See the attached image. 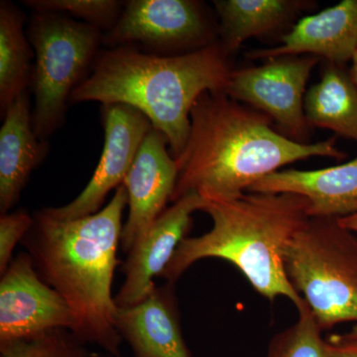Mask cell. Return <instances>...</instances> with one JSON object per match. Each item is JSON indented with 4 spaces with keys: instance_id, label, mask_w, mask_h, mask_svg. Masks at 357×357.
Returning <instances> with one entry per match:
<instances>
[{
    "instance_id": "20",
    "label": "cell",
    "mask_w": 357,
    "mask_h": 357,
    "mask_svg": "<svg viewBox=\"0 0 357 357\" xmlns=\"http://www.w3.org/2000/svg\"><path fill=\"white\" fill-rule=\"evenodd\" d=\"M298 312L297 321L270 340L266 357H328L323 330L310 307L305 304Z\"/></svg>"
},
{
    "instance_id": "16",
    "label": "cell",
    "mask_w": 357,
    "mask_h": 357,
    "mask_svg": "<svg viewBox=\"0 0 357 357\" xmlns=\"http://www.w3.org/2000/svg\"><path fill=\"white\" fill-rule=\"evenodd\" d=\"M0 128V213H9L20 198L34 169L48 151L33 128L29 91L18 96L2 115Z\"/></svg>"
},
{
    "instance_id": "2",
    "label": "cell",
    "mask_w": 357,
    "mask_h": 357,
    "mask_svg": "<svg viewBox=\"0 0 357 357\" xmlns=\"http://www.w3.org/2000/svg\"><path fill=\"white\" fill-rule=\"evenodd\" d=\"M128 204L121 185L95 215L59 220L43 208L33 215L32 227L21 241L39 276L74 312L75 335L115 357L121 356L122 338L114 326L112 286Z\"/></svg>"
},
{
    "instance_id": "18",
    "label": "cell",
    "mask_w": 357,
    "mask_h": 357,
    "mask_svg": "<svg viewBox=\"0 0 357 357\" xmlns=\"http://www.w3.org/2000/svg\"><path fill=\"white\" fill-rule=\"evenodd\" d=\"M220 16V43L227 53L236 51L248 39L274 31L306 6L293 0H215Z\"/></svg>"
},
{
    "instance_id": "13",
    "label": "cell",
    "mask_w": 357,
    "mask_h": 357,
    "mask_svg": "<svg viewBox=\"0 0 357 357\" xmlns=\"http://www.w3.org/2000/svg\"><path fill=\"white\" fill-rule=\"evenodd\" d=\"M180 318L174 284L167 282L137 304L116 307L114 326L135 357H191Z\"/></svg>"
},
{
    "instance_id": "10",
    "label": "cell",
    "mask_w": 357,
    "mask_h": 357,
    "mask_svg": "<svg viewBox=\"0 0 357 357\" xmlns=\"http://www.w3.org/2000/svg\"><path fill=\"white\" fill-rule=\"evenodd\" d=\"M105 146L88 185L74 201L60 208H45L59 220L95 215L110 191L121 187L147 134L153 129L142 112L126 105H102Z\"/></svg>"
},
{
    "instance_id": "14",
    "label": "cell",
    "mask_w": 357,
    "mask_h": 357,
    "mask_svg": "<svg viewBox=\"0 0 357 357\" xmlns=\"http://www.w3.org/2000/svg\"><path fill=\"white\" fill-rule=\"evenodd\" d=\"M281 41L274 48L248 52V57L269 60L309 54L321 56L332 64H344L357 51V0H344L302 18Z\"/></svg>"
},
{
    "instance_id": "8",
    "label": "cell",
    "mask_w": 357,
    "mask_h": 357,
    "mask_svg": "<svg viewBox=\"0 0 357 357\" xmlns=\"http://www.w3.org/2000/svg\"><path fill=\"white\" fill-rule=\"evenodd\" d=\"M215 42L201 4L192 0H131L116 24L103 33L109 48L139 43L153 51L192 52Z\"/></svg>"
},
{
    "instance_id": "9",
    "label": "cell",
    "mask_w": 357,
    "mask_h": 357,
    "mask_svg": "<svg viewBox=\"0 0 357 357\" xmlns=\"http://www.w3.org/2000/svg\"><path fill=\"white\" fill-rule=\"evenodd\" d=\"M58 328L74 333V312L62 296L39 276L31 256L21 252L0 280V342Z\"/></svg>"
},
{
    "instance_id": "23",
    "label": "cell",
    "mask_w": 357,
    "mask_h": 357,
    "mask_svg": "<svg viewBox=\"0 0 357 357\" xmlns=\"http://www.w3.org/2000/svg\"><path fill=\"white\" fill-rule=\"evenodd\" d=\"M33 215L27 211L7 213L0 218V275L4 273L13 261V251L31 229Z\"/></svg>"
},
{
    "instance_id": "26",
    "label": "cell",
    "mask_w": 357,
    "mask_h": 357,
    "mask_svg": "<svg viewBox=\"0 0 357 357\" xmlns=\"http://www.w3.org/2000/svg\"><path fill=\"white\" fill-rule=\"evenodd\" d=\"M351 77L352 81L354 82V84H356L357 86V51L356 55H354V59H352V68L351 70Z\"/></svg>"
},
{
    "instance_id": "11",
    "label": "cell",
    "mask_w": 357,
    "mask_h": 357,
    "mask_svg": "<svg viewBox=\"0 0 357 357\" xmlns=\"http://www.w3.org/2000/svg\"><path fill=\"white\" fill-rule=\"evenodd\" d=\"M168 146L165 136L152 129L122 184L128 191L129 206L121 239L126 253L147 234L172 197L178 167Z\"/></svg>"
},
{
    "instance_id": "4",
    "label": "cell",
    "mask_w": 357,
    "mask_h": 357,
    "mask_svg": "<svg viewBox=\"0 0 357 357\" xmlns=\"http://www.w3.org/2000/svg\"><path fill=\"white\" fill-rule=\"evenodd\" d=\"M210 231L185 237L162 278L175 283L194 263L218 258L234 264L256 292L270 301L286 297L301 309L306 302L289 281L284 255L310 220L309 202L294 194L248 192L237 196L199 192Z\"/></svg>"
},
{
    "instance_id": "1",
    "label": "cell",
    "mask_w": 357,
    "mask_h": 357,
    "mask_svg": "<svg viewBox=\"0 0 357 357\" xmlns=\"http://www.w3.org/2000/svg\"><path fill=\"white\" fill-rule=\"evenodd\" d=\"M187 144L176 158L178 177L171 203L190 192L237 196L282 167L311 158H347L335 138L300 143L272 128V119L225 93L206 91L190 114Z\"/></svg>"
},
{
    "instance_id": "17",
    "label": "cell",
    "mask_w": 357,
    "mask_h": 357,
    "mask_svg": "<svg viewBox=\"0 0 357 357\" xmlns=\"http://www.w3.org/2000/svg\"><path fill=\"white\" fill-rule=\"evenodd\" d=\"M304 109L310 126L357 142V86L340 66L328 65L305 96Z\"/></svg>"
},
{
    "instance_id": "6",
    "label": "cell",
    "mask_w": 357,
    "mask_h": 357,
    "mask_svg": "<svg viewBox=\"0 0 357 357\" xmlns=\"http://www.w3.org/2000/svg\"><path fill=\"white\" fill-rule=\"evenodd\" d=\"M34 51L33 128L46 140L64 122L74 89L88 77L103 43L98 28L64 14L33 11L27 30Z\"/></svg>"
},
{
    "instance_id": "22",
    "label": "cell",
    "mask_w": 357,
    "mask_h": 357,
    "mask_svg": "<svg viewBox=\"0 0 357 357\" xmlns=\"http://www.w3.org/2000/svg\"><path fill=\"white\" fill-rule=\"evenodd\" d=\"M33 11L64 14L109 32L121 17L124 6L116 0H28L23 1Z\"/></svg>"
},
{
    "instance_id": "7",
    "label": "cell",
    "mask_w": 357,
    "mask_h": 357,
    "mask_svg": "<svg viewBox=\"0 0 357 357\" xmlns=\"http://www.w3.org/2000/svg\"><path fill=\"white\" fill-rule=\"evenodd\" d=\"M318 61L311 55L283 56L256 67L232 70L225 93L268 115L286 137L306 143L311 126L305 114V93Z\"/></svg>"
},
{
    "instance_id": "15",
    "label": "cell",
    "mask_w": 357,
    "mask_h": 357,
    "mask_svg": "<svg viewBox=\"0 0 357 357\" xmlns=\"http://www.w3.org/2000/svg\"><path fill=\"white\" fill-rule=\"evenodd\" d=\"M248 192L304 197L309 202L310 218L349 217L357 213V157L319 170L276 171L251 185Z\"/></svg>"
},
{
    "instance_id": "5",
    "label": "cell",
    "mask_w": 357,
    "mask_h": 357,
    "mask_svg": "<svg viewBox=\"0 0 357 357\" xmlns=\"http://www.w3.org/2000/svg\"><path fill=\"white\" fill-rule=\"evenodd\" d=\"M284 265L323 332L357 325L356 232L338 218H310L289 243Z\"/></svg>"
},
{
    "instance_id": "25",
    "label": "cell",
    "mask_w": 357,
    "mask_h": 357,
    "mask_svg": "<svg viewBox=\"0 0 357 357\" xmlns=\"http://www.w3.org/2000/svg\"><path fill=\"white\" fill-rule=\"evenodd\" d=\"M338 222L347 229H351L357 234V213L349 215V217L338 218Z\"/></svg>"
},
{
    "instance_id": "12",
    "label": "cell",
    "mask_w": 357,
    "mask_h": 357,
    "mask_svg": "<svg viewBox=\"0 0 357 357\" xmlns=\"http://www.w3.org/2000/svg\"><path fill=\"white\" fill-rule=\"evenodd\" d=\"M172 204L128 253L122 268L123 284L114 298L117 307L137 304L152 290L154 277L161 276L178 244L187 237L192 213L202 210L203 198L199 192H190Z\"/></svg>"
},
{
    "instance_id": "19",
    "label": "cell",
    "mask_w": 357,
    "mask_h": 357,
    "mask_svg": "<svg viewBox=\"0 0 357 357\" xmlns=\"http://www.w3.org/2000/svg\"><path fill=\"white\" fill-rule=\"evenodd\" d=\"M25 15L15 4L0 2V110L6 112L32 82L34 51L24 30Z\"/></svg>"
},
{
    "instance_id": "24",
    "label": "cell",
    "mask_w": 357,
    "mask_h": 357,
    "mask_svg": "<svg viewBox=\"0 0 357 357\" xmlns=\"http://www.w3.org/2000/svg\"><path fill=\"white\" fill-rule=\"evenodd\" d=\"M326 342L328 357H357V325L351 332L328 335Z\"/></svg>"
},
{
    "instance_id": "3",
    "label": "cell",
    "mask_w": 357,
    "mask_h": 357,
    "mask_svg": "<svg viewBox=\"0 0 357 357\" xmlns=\"http://www.w3.org/2000/svg\"><path fill=\"white\" fill-rule=\"evenodd\" d=\"M229 56L220 42L172 56L133 47L102 50L70 102L119 103L139 110L165 136L176 159L187 144L195 102L206 91L225 93L232 72Z\"/></svg>"
},
{
    "instance_id": "21",
    "label": "cell",
    "mask_w": 357,
    "mask_h": 357,
    "mask_svg": "<svg viewBox=\"0 0 357 357\" xmlns=\"http://www.w3.org/2000/svg\"><path fill=\"white\" fill-rule=\"evenodd\" d=\"M86 342L64 328L52 330L35 337L0 342L1 357H96Z\"/></svg>"
}]
</instances>
